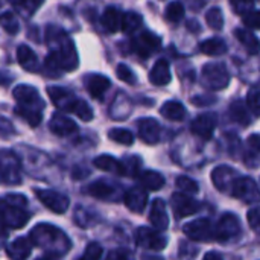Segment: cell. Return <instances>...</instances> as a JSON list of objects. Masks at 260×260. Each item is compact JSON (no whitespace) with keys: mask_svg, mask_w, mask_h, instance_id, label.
Wrapping results in <instances>:
<instances>
[{"mask_svg":"<svg viewBox=\"0 0 260 260\" xmlns=\"http://www.w3.org/2000/svg\"><path fill=\"white\" fill-rule=\"evenodd\" d=\"M93 165L104 172H110V174H116V175H125L123 161H119L117 158H114L111 155H99L94 158Z\"/></svg>","mask_w":260,"mask_h":260,"instance_id":"25","label":"cell"},{"mask_svg":"<svg viewBox=\"0 0 260 260\" xmlns=\"http://www.w3.org/2000/svg\"><path fill=\"white\" fill-rule=\"evenodd\" d=\"M84 84L88 90V93L91 94V98L94 99H102L104 94L107 93V90L111 87V81L104 76V75H87L84 78Z\"/></svg>","mask_w":260,"mask_h":260,"instance_id":"21","label":"cell"},{"mask_svg":"<svg viewBox=\"0 0 260 260\" xmlns=\"http://www.w3.org/2000/svg\"><path fill=\"white\" fill-rule=\"evenodd\" d=\"M212 257H222L221 254H218V253H209V254H206L204 256V259L207 260V259H212Z\"/></svg>","mask_w":260,"mask_h":260,"instance_id":"52","label":"cell"},{"mask_svg":"<svg viewBox=\"0 0 260 260\" xmlns=\"http://www.w3.org/2000/svg\"><path fill=\"white\" fill-rule=\"evenodd\" d=\"M122 18H123V14L117 8L110 6L105 9L101 18V23L108 32H117L119 29H122Z\"/></svg>","mask_w":260,"mask_h":260,"instance_id":"29","label":"cell"},{"mask_svg":"<svg viewBox=\"0 0 260 260\" xmlns=\"http://www.w3.org/2000/svg\"><path fill=\"white\" fill-rule=\"evenodd\" d=\"M158 232L160 230H157V229L152 230V229H148V227L137 229V232L134 235L136 244L140 248H146V250H154V251L165 250L166 245H168V239L165 236H161Z\"/></svg>","mask_w":260,"mask_h":260,"instance_id":"9","label":"cell"},{"mask_svg":"<svg viewBox=\"0 0 260 260\" xmlns=\"http://www.w3.org/2000/svg\"><path fill=\"white\" fill-rule=\"evenodd\" d=\"M12 96L17 101L15 107V114L26 120L30 126H38L41 123L43 114L41 111L44 110L46 104L40 98L38 91L32 85H17L12 90Z\"/></svg>","mask_w":260,"mask_h":260,"instance_id":"2","label":"cell"},{"mask_svg":"<svg viewBox=\"0 0 260 260\" xmlns=\"http://www.w3.org/2000/svg\"><path fill=\"white\" fill-rule=\"evenodd\" d=\"M2 181L3 184H20V161L8 149L2 151Z\"/></svg>","mask_w":260,"mask_h":260,"instance_id":"12","label":"cell"},{"mask_svg":"<svg viewBox=\"0 0 260 260\" xmlns=\"http://www.w3.org/2000/svg\"><path fill=\"white\" fill-rule=\"evenodd\" d=\"M34 192H35L37 198L40 200V203L44 204L53 213L62 215L69 209V206H70L69 198L66 195L56 192V190H50V189H35Z\"/></svg>","mask_w":260,"mask_h":260,"instance_id":"10","label":"cell"},{"mask_svg":"<svg viewBox=\"0 0 260 260\" xmlns=\"http://www.w3.org/2000/svg\"><path fill=\"white\" fill-rule=\"evenodd\" d=\"M165 17L171 23H180L184 17V5L181 2H172L165 11Z\"/></svg>","mask_w":260,"mask_h":260,"instance_id":"37","label":"cell"},{"mask_svg":"<svg viewBox=\"0 0 260 260\" xmlns=\"http://www.w3.org/2000/svg\"><path fill=\"white\" fill-rule=\"evenodd\" d=\"M29 238L34 245L47 253L46 257H59L70 248V241L67 239L66 233L50 224H38L30 230Z\"/></svg>","mask_w":260,"mask_h":260,"instance_id":"3","label":"cell"},{"mask_svg":"<svg viewBox=\"0 0 260 260\" xmlns=\"http://www.w3.org/2000/svg\"><path fill=\"white\" fill-rule=\"evenodd\" d=\"M160 113L163 117H166L168 120H172V122H181V120H184V117L187 114L184 105L177 101L165 102L160 108Z\"/></svg>","mask_w":260,"mask_h":260,"instance_id":"27","label":"cell"},{"mask_svg":"<svg viewBox=\"0 0 260 260\" xmlns=\"http://www.w3.org/2000/svg\"><path fill=\"white\" fill-rule=\"evenodd\" d=\"M2 26L11 35L18 32V20H17V17L12 12H5L2 15Z\"/></svg>","mask_w":260,"mask_h":260,"instance_id":"42","label":"cell"},{"mask_svg":"<svg viewBox=\"0 0 260 260\" xmlns=\"http://www.w3.org/2000/svg\"><path fill=\"white\" fill-rule=\"evenodd\" d=\"M123 203L131 212L142 213L146 209V204H148V192H146V189L142 184L128 189L125 192V195H123Z\"/></svg>","mask_w":260,"mask_h":260,"instance_id":"17","label":"cell"},{"mask_svg":"<svg viewBox=\"0 0 260 260\" xmlns=\"http://www.w3.org/2000/svg\"><path fill=\"white\" fill-rule=\"evenodd\" d=\"M184 235L195 242H212L216 241V225H213L209 219H197L183 227Z\"/></svg>","mask_w":260,"mask_h":260,"instance_id":"6","label":"cell"},{"mask_svg":"<svg viewBox=\"0 0 260 260\" xmlns=\"http://www.w3.org/2000/svg\"><path fill=\"white\" fill-rule=\"evenodd\" d=\"M8 2L11 5H14V8L20 14H23L26 17L32 15L40 8V5L43 3V0H8Z\"/></svg>","mask_w":260,"mask_h":260,"instance_id":"35","label":"cell"},{"mask_svg":"<svg viewBox=\"0 0 260 260\" xmlns=\"http://www.w3.org/2000/svg\"><path fill=\"white\" fill-rule=\"evenodd\" d=\"M47 46L50 53L46 58V70L50 76H58L62 72H72L78 67V55L73 43L62 29L55 26L47 27Z\"/></svg>","mask_w":260,"mask_h":260,"instance_id":"1","label":"cell"},{"mask_svg":"<svg viewBox=\"0 0 260 260\" xmlns=\"http://www.w3.org/2000/svg\"><path fill=\"white\" fill-rule=\"evenodd\" d=\"M123 161L125 166V175L128 177H139L140 174V168H142V160L139 157H128Z\"/></svg>","mask_w":260,"mask_h":260,"instance_id":"41","label":"cell"},{"mask_svg":"<svg viewBox=\"0 0 260 260\" xmlns=\"http://www.w3.org/2000/svg\"><path fill=\"white\" fill-rule=\"evenodd\" d=\"M125 257H128V253H125L122 250H116L108 254V259H125Z\"/></svg>","mask_w":260,"mask_h":260,"instance_id":"51","label":"cell"},{"mask_svg":"<svg viewBox=\"0 0 260 260\" xmlns=\"http://www.w3.org/2000/svg\"><path fill=\"white\" fill-rule=\"evenodd\" d=\"M244 24L250 29H260V9H251L242 15Z\"/></svg>","mask_w":260,"mask_h":260,"instance_id":"45","label":"cell"},{"mask_svg":"<svg viewBox=\"0 0 260 260\" xmlns=\"http://www.w3.org/2000/svg\"><path fill=\"white\" fill-rule=\"evenodd\" d=\"M235 37L238 38V41L245 47V50L250 55H257L260 52V41L259 38L250 30V29H236L235 30Z\"/></svg>","mask_w":260,"mask_h":260,"instance_id":"26","label":"cell"},{"mask_svg":"<svg viewBox=\"0 0 260 260\" xmlns=\"http://www.w3.org/2000/svg\"><path fill=\"white\" fill-rule=\"evenodd\" d=\"M131 47L140 58L145 59L161 47V38L151 30H142L139 35L133 38Z\"/></svg>","mask_w":260,"mask_h":260,"instance_id":"7","label":"cell"},{"mask_svg":"<svg viewBox=\"0 0 260 260\" xmlns=\"http://www.w3.org/2000/svg\"><path fill=\"white\" fill-rule=\"evenodd\" d=\"M171 204H172V210L175 212L177 218H186V216L195 215L203 209L201 203L190 198L189 193H184V192L174 193L172 200H171Z\"/></svg>","mask_w":260,"mask_h":260,"instance_id":"13","label":"cell"},{"mask_svg":"<svg viewBox=\"0 0 260 260\" xmlns=\"http://www.w3.org/2000/svg\"><path fill=\"white\" fill-rule=\"evenodd\" d=\"M250 105L248 102H244V101H236L230 105V117L241 123V125H250L251 123V116H250V111H248Z\"/></svg>","mask_w":260,"mask_h":260,"instance_id":"32","label":"cell"},{"mask_svg":"<svg viewBox=\"0 0 260 260\" xmlns=\"http://www.w3.org/2000/svg\"><path fill=\"white\" fill-rule=\"evenodd\" d=\"M27 200L23 195L12 193L6 195L2 200V221L5 229H21L30 219V213L24 210Z\"/></svg>","mask_w":260,"mask_h":260,"instance_id":"4","label":"cell"},{"mask_svg":"<svg viewBox=\"0 0 260 260\" xmlns=\"http://www.w3.org/2000/svg\"><path fill=\"white\" fill-rule=\"evenodd\" d=\"M139 183L148 190H158L165 186V177L155 171H143L139 174Z\"/></svg>","mask_w":260,"mask_h":260,"instance_id":"31","label":"cell"},{"mask_svg":"<svg viewBox=\"0 0 260 260\" xmlns=\"http://www.w3.org/2000/svg\"><path fill=\"white\" fill-rule=\"evenodd\" d=\"M206 21H207V24H209L212 29H215V30L222 29V26H224V17H222L221 9L212 8V9L207 12V15H206Z\"/></svg>","mask_w":260,"mask_h":260,"instance_id":"39","label":"cell"},{"mask_svg":"<svg viewBox=\"0 0 260 260\" xmlns=\"http://www.w3.org/2000/svg\"><path fill=\"white\" fill-rule=\"evenodd\" d=\"M244 163L250 169L260 166V134H251L244 145Z\"/></svg>","mask_w":260,"mask_h":260,"instance_id":"20","label":"cell"},{"mask_svg":"<svg viewBox=\"0 0 260 260\" xmlns=\"http://www.w3.org/2000/svg\"><path fill=\"white\" fill-rule=\"evenodd\" d=\"M218 119L215 113H204L200 114L193 122H192V133L201 139H212L213 131L216 128Z\"/></svg>","mask_w":260,"mask_h":260,"instance_id":"18","label":"cell"},{"mask_svg":"<svg viewBox=\"0 0 260 260\" xmlns=\"http://www.w3.org/2000/svg\"><path fill=\"white\" fill-rule=\"evenodd\" d=\"M247 102L250 108L256 113H260V88H251L247 94Z\"/></svg>","mask_w":260,"mask_h":260,"instance_id":"48","label":"cell"},{"mask_svg":"<svg viewBox=\"0 0 260 260\" xmlns=\"http://www.w3.org/2000/svg\"><path fill=\"white\" fill-rule=\"evenodd\" d=\"M87 193L91 195V197H94V198H98V200L107 201V200H111V198L116 197V193H117V186H114V184H111V183H108V181L101 180V181L91 183V184L87 187Z\"/></svg>","mask_w":260,"mask_h":260,"instance_id":"24","label":"cell"},{"mask_svg":"<svg viewBox=\"0 0 260 260\" xmlns=\"http://www.w3.org/2000/svg\"><path fill=\"white\" fill-rule=\"evenodd\" d=\"M101 256H102V247L96 242L88 244V247L85 248L84 257L85 259H99Z\"/></svg>","mask_w":260,"mask_h":260,"instance_id":"49","label":"cell"},{"mask_svg":"<svg viewBox=\"0 0 260 260\" xmlns=\"http://www.w3.org/2000/svg\"><path fill=\"white\" fill-rule=\"evenodd\" d=\"M116 75H117V78H119L120 81H123V82H126V84H129V85H133V84L137 82L134 72H133L126 64H119L117 69H116Z\"/></svg>","mask_w":260,"mask_h":260,"instance_id":"44","label":"cell"},{"mask_svg":"<svg viewBox=\"0 0 260 260\" xmlns=\"http://www.w3.org/2000/svg\"><path fill=\"white\" fill-rule=\"evenodd\" d=\"M73 113H75L81 120H84V122L93 120V110H91V107H90L85 101H82V99H78V102H76V105H75V108H73Z\"/></svg>","mask_w":260,"mask_h":260,"instance_id":"40","label":"cell"},{"mask_svg":"<svg viewBox=\"0 0 260 260\" xmlns=\"http://www.w3.org/2000/svg\"><path fill=\"white\" fill-rule=\"evenodd\" d=\"M49 128H50L52 134H55L58 137H67L78 131L76 123L70 117L64 116L61 113H55L52 116V119L49 122Z\"/></svg>","mask_w":260,"mask_h":260,"instance_id":"19","label":"cell"},{"mask_svg":"<svg viewBox=\"0 0 260 260\" xmlns=\"http://www.w3.org/2000/svg\"><path fill=\"white\" fill-rule=\"evenodd\" d=\"M230 2H232V6H233L235 12L244 15L245 12L253 9V5H254L256 0H230Z\"/></svg>","mask_w":260,"mask_h":260,"instance_id":"47","label":"cell"},{"mask_svg":"<svg viewBox=\"0 0 260 260\" xmlns=\"http://www.w3.org/2000/svg\"><path fill=\"white\" fill-rule=\"evenodd\" d=\"M17 61L27 72H37L38 70V58L29 46L23 44L17 49Z\"/></svg>","mask_w":260,"mask_h":260,"instance_id":"28","label":"cell"},{"mask_svg":"<svg viewBox=\"0 0 260 260\" xmlns=\"http://www.w3.org/2000/svg\"><path fill=\"white\" fill-rule=\"evenodd\" d=\"M172 79V75H171V69H169V62L166 59H158L152 70L149 72V81L154 84V85H158V87H165L171 82Z\"/></svg>","mask_w":260,"mask_h":260,"instance_id":"23","label":"cell"},{"mask_svg":"<svg viewBox=\"0 0 260 260\" xmlns=\"http://www.w3.org/2000/svg\"><path fill=\"white\" fill-rule=\"evenodd\" d=\"M238 177V172L230 166H218L212 172V181L215 187L224 193H232V187Z\"/></svg>","mask_w":260,"mask_h":260,"instance_id":"15","label":"cell"},{"mask_svg":"<svg viewBox=\"0 0 260 260\" xmlns=\"http://www.w3.org/2000/svg\"><path fill=\"white\" fill-rule=\"evenodd\" d=\"M108 137L119 143V145H123V146H131L134 143V136L131 131L128 129H122V128H113L108 131Z\"/></svg>","mask_w":260,"mask_h":260,"instance_id":"36","label":"cell"},{"mask_svg":"<svg viewBox=\"0 0 260 260\" xmlns=\"http://www.w3.org/2000/svg\"><path fill=\"white\" fill-rule=\"evenodd\" d=\"M247 219H248V224L251 227V230L254 233L260 235V207H254L248 212L247 215Z\"/></svg>","mask_w":260,"mask_h":260,"instance_id":"46","label":"cell"},{"mask_svg":"<svg viewBox=\"0 0 260 260\" xmlns=\"http://www.w3.org/2000/svg\"><path fill=\"white\" fill-rule=\"evenodd\" d=\"M175 184H177V187H178L180 190H183L184 193L193 195V193L198 192V184H197L193 180H190L189 177H184V175L178 177L177 181H175Z\"/></svg>","mask_w":260,"mask_h":260,"instance_id":"43","label":"cell"},{"mask_svg":"<svg viewBox=\"0 0 260 260\" xmlns=\"http://www.w3.org/2000/svg\"><path fill=\"white\" fill-rule=\"evenodd\" d=\"M241 235V221L233 213H224L216 225V241L229 242Z\"/></svg>","mask_w":260,"mask_h":260,"instance_id":"11","label":"cell"},{"mask_svg":"<svg viewBox=\"0 0 260 260\" xmlns=\"http://www.w3.org/2000/svg\"><path fill=\"white\" fill-rule=\"evenodd\" d=\"M149 222L152 224L154 229L165 232L169 225V215H168V209L163 200L157 198L154 200L152 206H151V212H149Z\"/></svg>","mask_w":260,"mask_h":260,"instance_id":"22","label":"cell"},{"mask_svg":"<svg viewBox=\"0 0 260 260\" xmlns=\"http://www.w3.org/2000/svg\"><path fill=\"white\" fill-rule=\"evenodd\" d=\"M47 94L52 99V102L55 104V107H58L61 111H67V113H73V108L79 99L75 96L73 91L62 88V87H49Z\"/></svg>","mask_w":260,"mask_h":260,"instance_id":"14","label":"cell"},{"mask_svg":"<svg viewBox=\"0 0 260 260\" xmlns=\"http://www.w3.org/2000/svg\"><path fill=\"white\" fill-rule=\"evenodd\" d=\"M215 102V98H207V96H203V98H193V104L203 107V105H210Z\"/></svg>","mask_w":260,"mask_h":260,"instance_id":"50","label":"cell"},{"mask_svg":"<svg viewBox=\"0 0 260 260\" xmlns=\"http://www.w3.org/2000/svg\"><path fill=\"white\" fill-rule=\"evenodd\" d=\"M200 50L206 55H210V56H218V55H224L227 52V44L224 40L221 38H209L206 41H203L200 44Z\"/></svg>","mask_w":260,"mask_h":260,"instance_id":"33","label":"cell"},{"mask_svg":"<svg viewBox=\"0 0 260 260\" xmlns=\"http://www.w3.org/2000/svg\"><path fill=\"white\" fill-rule=\"evenodd\" d=\"M75 221H76V224H78L81 229H87V227L94 225V222H96V215H94L91 210H85V209H82V207H78V209H76V213H75Z\"/></svg>","mask_w":260,"mask_h":260,"instance_id":"38","label":"cell"},{"mask_svg":"<svg viewBox=\"0 0 260 260\" xmlns=\"http://www.w3.org/2000/svg\"><path fill=\"white\" fill-rule=\"evenodd\" d=\"M30 247H32L30 238H18L6 248V253L12 259H26L30 254Z\"/></svg>","mask_w":260,"mask_h":260,"instance_id":"30","label":"cell"},{"mask_svg":"<svg viewBox=\"0 0 260 260\" xmlns=\"http://www.w3.org/2000/svg\"><path fill=\"white\" fill-rule=\"evenodd\" d=\"M230 195H233L235 198H238L247 204L260 203V189L257 187L256 181L248 177H238L232 187Z\"/></svg>","mask_w":260,"mask_h":260,"instance_id":"8","label":"cell"},{"mask_svg":"<svg viewBox=\"0 0 260 260\" xmlns=\"http://www.w3.org/2000/svg\"><path fill=\"white\" fill-rule=\"evenodd\" d=\"M143 24V18L140 14L134 12V11H128L123 12V18H122V30L125 34H134L136 30H139Z\"/></svg>","mask_w":260,"mask_h":260,"instance_id":"34","label":"cell"},{"mask_svg":"<svg viewBox=\"0 0 260 260\" xmlns=\"http://www.w3.org/2000/svg\"><path fill=\"white\" fill-rule=\"evenodd\" d=\"M137 131L139 137L148 145H155L161 139V125L151 117L137 120Z\"/></svg>","mask_w":260,"mask_h":260,"instance_id":"16","label":"cell"},{"mask_svg":"<svg viewBox=\"0 0 260 260\" xmlns=\"http://www.w3.org/2000/svg\"><path fill=\"white\" fill-rule=\"evenodd\" d=\"M203 84L210 90H222L230 84V75L224 64L210 62L203 67Z\"/></svg>","mask_w":260,"mask_h":260,"instance_id":"5","label":"cell"}]
</instances>
